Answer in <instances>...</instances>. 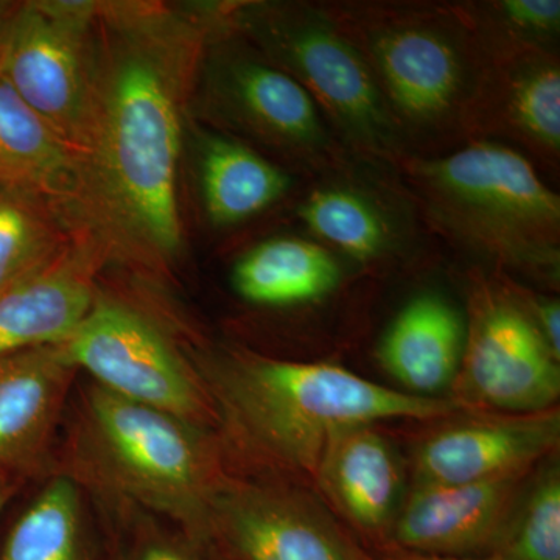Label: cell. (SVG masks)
Instances as JSON below:
<instances>
[{
  "instance_id": "obj_1",
  "label": "cell",
  "mask_w": 560,
  "mask_h": 560,
  "mask_svg": "<svg viewBox=\"0 0 560 560\" xmlns=\"http://www.w3.org/2000/svg\"><path fill=\"white\" fill-rule=\"evenodd\" d=\"M97 22L77 208L113 248L165 264L183 243L180 124L197 33L165 11L132 3H98Z\"/></svg>"
},
{
  "instance_id": "obj_2",
  "label": "cell",
  "mask_w": 560,
  "mask_h": 560,
  "mask_svg": "<svg viewBox=\"0 0 560 560\" xmlns=\"http://www.w3.org/2000/svg\"><path fill=\"white\" fill-rule=\"evenodd\" d=\"M191 364L228 438L250 458L283 469L315 471L341 431L382 420L441 418L456 408L329 363L230 353Z\"/></svg>"
},
{
  "instance_id": "obj_3",
  "label": "cell",
  "mask_w": 560,
  "mask_h": 560,
  "mask_svg": "<svg viewBox=\"0 0 560 560\" xmlns=\"http://www.w3.org/2000/svg\"><path fill=\"white\" fill-rule=\"evenodd\" d=\"M75 404L55 471L114 510L165 518L191 544H206L224 482L209 431L91 381Z\"/></svg>"
},
{
  "instance_id": "obj_4",
  "label": "cell",
  "mask_w": 560,
  "mask_h": 560,
  "mask_svg": "<svg viewBox=\"0 0 560 560\" xmlns=\"http://www.w3.org/2000/svg\"><path fill=\"white\" fill-rule=\"evenodd\" d=\"M412 168L434 213L467 241L511 264L558 260L559 197L517 151L477 142Z\"/></svg>"
},
{
  "instance_id": "obj_5",
  "label": "cell",
  "mask_w": 560,
  "mask_h": 560,
  "mask_svg": "<svg viewBox=\"0 0 560 560\" xmlns=\"http://www.w3.org/2000/svg\"><path fill=\"white\" fill-rule=\"evenodd\" d=\"M94 2H20L0 46V77L79 156L95 86Z\"/></svg>"
},
{
  "instance_id": "obj_6",
  "label": "cell",
  "mask_w": 560,
  "mask_h": 560,
  "mask_svg": "<svg viewBox=\"0 0 560 560\" xmlns=\"http://www.w3.org/2000/svg\"><path fill=\"white\" fill-rule=\"evenodd\" d=\"M60 348L77 371L116 396L202 429L217 419L191 361L156 320L127 302L97 294Z\"/></svg>"
},
{
  "instance_id": "obj_7",
  "label": "cell",
  "mask_w": 560,
  "mask_h": 560,
  "mask_svg": "<svg viewBox=\"0 0 560 560\" xmlns=\"http://www.w3.org/2000/svg\"><path fill=\"white\" fill-rule=\"evenodd\" d=\"M246 27L285 72L357 142L381 149L394 135L393 113L363 51L330 20L312 11L268 9Z\"/></svg>"
},
{
  "instance_id": "obj_8",
  "label": "cell",
  "mask_w": 560,
  "mask_h": 560,
  "mask_svg": "<svg viewBox=\"0 0 560 560\" xmlns=\"http://www.w3.org/2000/svg\"><path fill=\"white\" fill-rule=\"evenodd\" d=\"M460 364L467 393L486 407L537 415L559 399L558 357L536 318L508 298L490 296L477 305Z\"/></svg>"
},
{
  "instance_id": "obj_9",
  "label": "cell",
  "mask_w": 560,
  "mask_h": 560,
  "mask_svg": "<svg viewBox=\"0 0 560 560\" xmlns=\"http://www.w3.org/2000/svg\"><path fill=\"white\" fill-rule=\"evenodd\" d=\"M77 375L60 345L0 357V475L24 486L54 474Z\"/></svg>"
},
{
  "instance_id": "obj_10",
  "label": "cell",
  "mask_w": 560,
  "mask_h": 560,
  "mask_svg": "<svg viewBox=\"0 0 560 560\" xmlns=\"http://www.w3.org/2000/svg\"><path fill=\"white\" fill-rule=\"evenodd\" d=\"M370 62L388 106L418 127L440 125L467 97V60L451 33L427 21L385 22L368 36Z\"/></svg>"
},
{
  "instance_id": "obj_11",
  "label": "cell",
  "mask_w": 560,
  "mask_h": 560,
  "mask_svg": "<svg viewBox=\"0 0 560 560\" xmlns=\"http://www.w3.org/2000/svg\"><path fill=\"white\" fill-rule=\"evenodd\" d=\"M210 539L237 560H361L307 504L265 486L224 481L210 510Z\"/></svg>"
},
{
  "instance_id": "obj_12",
  "label": "cell",
  "mask_w": 560,
  "mask_h": 560,
  "mask_svg": "<svg viewBox=\"0 0 560 560\" xmlns=\"http://www.w3.org/2000/svg\"><path fill=\"white\" fill-rule=\"evenodd\" d=\"M559 412L511 416L442 430L419 448V486L523 477L558 447Z\"/></svg>"
},
{
  "instance_id": "obj_13",
  "label": "cell",
  "mask_w": 560,
  "mask_h": 560,
  "mask_svg": "<svg viewBox=\"0 0 560 560\" xmlns=\"http://www.w3.org/2000/svg\"><path fill=\"white\" fill-rule=\"evenodd\" d=\"M522 478L419 486L394 536L419 555L467 558L486 550L506 537Z\"/></svg>"
},
{
  "instance_id": "obj_14",
  "label": "cell",
  "mask_w": 560,
  "mask_h": 560,
  "mask_svg": "<svg viewBox=\"0 0 560 560\" xmlns=\"http://www.w3.org/2000/svg\"><path fill=\"white\" fill-rule=\"evenodd\" d=\"M102 250L69 245L61 256L0 293V357L60 345L86 318Z\"/></svg>"
},
{
  "instance_id": "obj_15",
  "label": "cell",
  "mask_w": 560,
  "mask_h": 560,
  "mask_svg": "<svg viewBox=\"0 0 560 560\" xmlns=\"http://www.w3.org/2000/svg\"><path fill=\"white\" fill-rule=\"evenodd\" d=\"M220 69L221 98L250 131L291 150L323 147L326 130L316 103L285 70L249 58H235Z\"/></svg>"
},
{
  "instance_id": "obj_16",
  "label": "cell",
  "mask_w": 560,
  "mask_h": 560,
  "mask_svg": "<svg viewBox=\"0 0 560 560\" xmlns=\"http://www.w3.org/2000/svg\"><path fill=\"white\" fill-rule=\"evenodd\" d=\"M466 335L463 318L451 302L438 294H422L393 320L378 359L410 394L434 397L456 377Z\"/></svg>"
},
{
  "instance_id": "obj_17",
  "label": "cell",
  "mask_w": 560,
  "mask_h": 560,
  "mask_svg": "<svg viewBox=\"0 0 560 560\" xmlns=\"http://www.w3.org/2000/svg\"><path fill=\"white\" fill-rule=\"evenodd\" d=\"M80 162L49 125L0 77V189L75 201Z\"/></svg>"
},
{
  "instance_id": "obj_18",
  "label": "cell",
  "mask_w": 560,
  "mask_h": 560,
  "mask_svg": "<svg viewBox=\"0 0 560 560\" xmlns=\"http://www.w3.org/2000/svg\"><path fill=\"white\" fill-rule=\"evenodd\" d=\"M320 485L357 525L378 529L393 514L400 471L388 442L371 427H355L331 438L320 456Z\"/></svg>"
},
{
  "instance_id": "obj_19",
  "label": "cell",
  "mask_w": 560,
  "mask_h": 560,
  "mask_svg": "<svg viewBox=\"0 0 560 560\" xmlns=\"http://www.w3.org/2000/svg\"><path fill=\"white\" fill-rule=\"evenodd\" d=\"M90 499L68 475L40 480L11 522L0 560H98Z\"/></svg>"
},
{
  "instance_id": "obj_20",
  "label": "cell",
  "mask_w": 560,
  "mask_h": 560,
  "mask_svg": "<svg viewBox=\"0 0 560 560\" xmlns=\"http://www.w3.org/2000/svg\"><path fill=\"white\" fill-rule=\"evenodd\" d=\"M338 280L340 268L326 249L291 237L260 243L232 271V285L243 300L267 307L319 300Z\"/></svg>"
},
{
  "instance_id": "obj_21",
  "label": "cell",
  "mask_w": 560,
  "mask_h": 560,
  "mask_svg": "<svg viewBox=\"0 0 560 560\" xmlns=\"http://www.w3.org/2000/svg\"><path fill=\"white\" fill-rule=\"evenodd\" d=\"M202 198L210 221L231 226L270 208L290 178L256 151L224 138H208L200 153Z\"/></svg>"
},
{
  "instance_id": "obj_22",
  "label": "cell",
  "mask_w": 560,
  "mask_h": 560,
  "mask_svg": "<svg viewBox=\"0 0 560 560\" xmlns=\"http://www.w3.org/2000/svg\"><path fill=\"white\" fill-rule=\"evenodd\" d=\"M55 202L21 189H0V293L35 275L68 248Z\"/></svg>"
},
{
  "instance_id": "obj_23",
  "label": "cell",
  "mask_w": 560,
  "mask_h": 560,
  "mask_svg": "<svg viewBox=\"0 0 560 560\" xmlns=\"http://www.w3.org/2000/svg\"><path fill=\"white\" fill-rule=\"evenodd\" d=\"M300 215L323 241L353 259H374L389 243L388 226L381 212L353 191H313L301 206Z\"/></svg>"
},
{
  "instance_id": "obj_24",
  "label": "cell",
  "mask_w": 560,
  "mask_h": 560,
  "mask_svg": "<svg viewBox=\"0 0 560 560\" xmlns=\"http://www.w3.org/2000/svg\"><path fill=\"white\" fill-rule=\"evenodd\" d=\"M504 117L526 142L547 153H559L560 70L555 60L529 57L512 70Z\"/></svg>"
},
{
  "instance_id": "obj_25",
  "label": "cell",
  "mask_w": 560,
  "mask_h": 560,
  "mask_svg": "<svg viewBox=\"0 0 560 560\" xmlns=\"http://www.w3.org/2000/svg\"><path fill=\"white\" fill-rule=\"evenodd\" d=\"M504 560H560V478L550 470L530 490L510 525Z\"/></svg>"
},
{
  "instance_id": "obj_26",
  "label": "cell",
  "mask_w": 560,
  "mask_h": 560,
  "mask_svg": "<svg viewBox=\"0 0 560 560\" xmlns=\"http://www.w3.org/2000/svg\"><path fill=\"white\" fill-rule=\"evenodd\" d=\"M131 522L132 537L125 560H197L191 552V541H180L154 525L151 515L140 511L116 510Z\"/></svg>"
},
{
  "instance_id": "obj_27",
  "label": "cell",
  "mask_w": 560,
  "mask_h": 560,
  "mask_svg": "<svg viewBox=\"0 0 560 560\" xmlns=\"http://www.w3.org/2000/svg\"><path fill=\"white\" fill-rule=\"evenodd\" d=\"M495 10L512 32L523 33L529 38H545L559 31L558 0H504Z\"/></svg>"
},
{
  "instance_id": "obj_28",
  "label": "cell",
  "mask_w": 560,
  "mask_h": 560,
  "mask_svg": "<svg viewBox=\"0 0 560 560\" xmlns=\"http://www.w3.org/2000/svg\"><path fill=\"white\" fill-rule=\"evenodd\" d=\"M537 326L550 346L552 353L560 359V307L558 301L544 302L537 311Z\"/></svg>"
},
{
  "instance_id": "obj_29",
  "label": "cell",
  "mask_w": 560,
  "mask_h": 560,
  "mask_svg": "<svg viewBox=\"0 0 560 560\" xmlns=\"http://www.w3.org/2000/svg\"><path fill=\"white\" fill-rule=\"evenodd\" d=\"M21 488L22 485H20V482L10 480V478L0 475V518H2L7 506H9L11 500L16 497V493L20 492Z\"/></svg>"
},
{
  "instance_id": "obj_30",
  "label": "cell",
  "mask_w": 560,
  "mask_h": 560,
  "mask_svg": "<svg viewBox=\"0 0 560 560\" xmlns=\"http://www.w3.org/2000/svg\"><path fill=\"white\" fill-rule=\"evenodd\" d=\"M18 5H20V2H7V0H0V46H2V40L3 36H5L7 27H9L11 18H13Z\"/></svg>"
},
{
  "instance_id": "obj_31",
  "label": "cell",
  "mask_w": 560,
  "mask_h": 560,
  "mask_svg": "<svg viewBox=\"0 0 560 560\" xmlns=\"http://www.w3.org/2000/svg\"><path fill=\"white\" fill-rule=\"evenodd\" d=\"M388 560H504L501 556H497V558H451V556H430V555H412V556H401V558L388 559Z\"/></svg>"
}]
</instances>
